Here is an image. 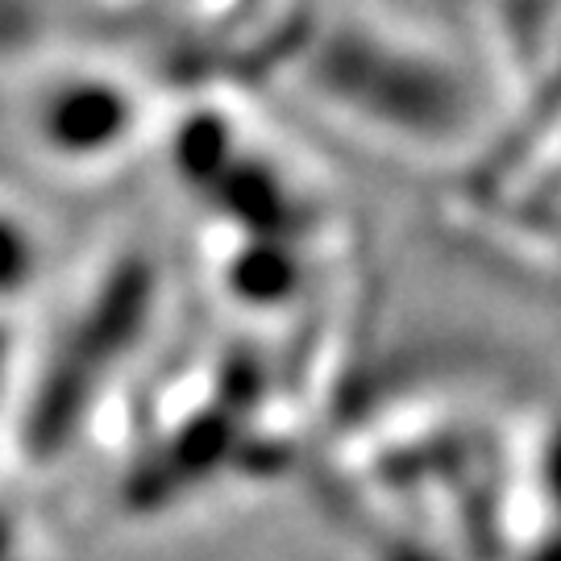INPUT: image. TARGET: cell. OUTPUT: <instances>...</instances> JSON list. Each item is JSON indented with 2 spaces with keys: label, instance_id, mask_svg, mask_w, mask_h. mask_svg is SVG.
Here are the masks:
<instances>
[{
  "label": "cell",
  "instance_id": "6da1fadb",
  "mask_svg": "<svg viewBox=\"0 0 561 561\" xmlns=\"http://www.w3.org/2000/svg\"><path fill=\"white\" fill-rule=\"evenodd\" d=\"M42 138L62 154H101L125 134L129 108L108 83H67L42 104Z\"/></svg>",
  "mask_w": 561,
  "mask_h": 561
},
{
  "label": "cell",
  "instance_id": "7a4b0ae2",
  "mask_svg": "<svg viewBox=\"0 0 561 561\" xmlns=\"http://www.w3.org/2000/svg\"><path fill=\"white\" fill-rule=\"evenodd\" d=\"M34 266V241L13 217H0V296L18 291Z\"/></svg>",
  "mask_w": 561,
  "mask_h": 561
}]
</instances>
